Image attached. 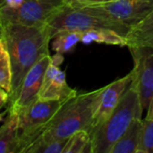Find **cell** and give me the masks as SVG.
I'll list each match as a JSON object with an SVG mask.
<instances>
[{
    "mask_svg": "<svg viewBox=\"0 0 153 153\" xmlns=\"http://www.w3.org/2000/svg\"><path fill=\"white\" fill-rule=\"evenodd\" d=\"M6 112H7V110H6L5 112H4V113H0V122H1V121H3V119H4V116L6 114Z\"/></svg>",
    "mask_w": 153,
    "mask_h": 153,
    "instance_id": "cell-26",
    "label": "cell"
},
{
    "mask_svg": "<svg viewBox=\"0 0 153 153\" xmlns=\"http://www.w3.org/2000/svg\"><path fill=\"white\" fill-rule=\"evenodd\" d=\"M18 113L8 111V116L0 127V153H18Z\"/></svg>",
    "mask_w": 153,
    "mask_h": 153,
    "instance_id": "cell-12",
    "label": "cell"
},
{
    "mask_svg": "<svg viewBox=\"0 0 153 153\" xmlns=\"http://www.w3.org/2000/svg\"><path fill=\"white\" fill-rule=\"evenodd\" d=\"M76 94L77 91L67 84L65 73L50 62L46 70L38 100H64Z\"/></svg>",
    "mask_w": 153,
    "mask_h": 153,
    "instance_id": "cell-11",
    "label": "cell"
},
{
    "mask_svg": "<svg viewBox=\"0 0 153 153\" xmlns=\"http://www.w3.org/2000/svg\"><path fill=\"white\" fill-rule=\"evenodd\" d=\"M147 116H146V118L148 119H153V97L150 102V105L147 108Z\"/></svg>",
    "mask_w": 153,
    "mask_h": 153,
    "instance_id": "cell-25",
    "label": "cell"
},
{
    "mask_svg": "<svg viewBox=\"0 0 153 153\" xmlns=\"http://www.w3.org/2000/svg\"><path fill=\"white\" fill-rule=\"evenodd\" d=\"M114 0H66V3L72 6L75 7H84L89 5H96L106 4Z\"/></svg>",
    "mask_w": 153,
    "mask_h": 153,
    "instance_id": "cell-21",
    "label": "cell"
},
{
    "mask_svg": "<svg viewBox=\"0 0 153 153\" xmlns=\"http://www.w3.org/2000/svg\"><path fill=\"white\" fill-rule=\"evenodd\" d=\"M142 117L134 119L126 131L114 143L109 153H136L142 131Z\"/></svg>",
    "mask_w": 153,
    "mask_h": 153,
    "instance_id": "cell-14",
    "label": "cell"
},
{
    "mask_svg": "<svg viewBox=\"0 0 153 153\" xmlns=\"http://www.w3.org/2000/svg\"><path fill=\"white\" fill-rule=\"evenodd\" d=\"M81 41L83 44L97 42V43H104L108 45H116L121 47L127 45V40L126 37L108 29L91 30L85 32H82Z\"/></svg>",
    "mask_w": 153,
    "mask_h": 153,
    "instance_id": "cell-15",
    "label": "cell"
},
{
    "mask_svg": "<svg viewBox=\"0 0 153 153\" xmlns=\"http://www.w3.org/2000/svg\"><path fill=\"white\" fill-rule=\"evenodd\" d=\"M63 153H91V138L87 131H79L72 134Z\"/></svg>",
    "mask_w": 153,
    "mask_h": 153,
    "instance_id": "cell-17",
    "label": "cell"
},
{
    "mask_svg": "<svg viewBox=\"0 0 153 153\" xmlns=\"http://www.w3.org/2000/svg\"><path fill=\"white\" fill-rule=\"evenodd\" d=\"M24 0H0V5H4L10 8H18Z\"/></svg>",
    "mask_w": 153,
    "mask_h": 153,
    "instance_id": "cell-22",
    "label": "cell"
},
{
    "mask_svg": "<svg viewBox=\"0 0 153 153\" xmlns=\"http://www.w3.org/2000/svg\"><path fill=\"white\" fill-rule=\"evenodd\" d=\"M80 8L133 28L152 12L153 0H114Z\"/></svg>",
    "mask_w": 153,
    "mask_h": 153,
    "instance_id": "cell-7",
    "label": "cell"
},
{
    "mask_svg": "<svg viewBox=\"0 0 153 153\" xmlns=\"http://www.w3.org/2000/svg\"><path fill=\"white\" fill-rule=\"evenodd\" d=\"M0 39L9 55L12 70V85L8 106L16 100L25 75L43 56L49 55L51 40L48 30L44 27L21 24L0 26Z\"/></svg>",
    "mask_w": 153,
    "mask_h": 153,
    "instance_id": "cell-1",
    "label": "cell"
},
{
    "mask_svg": "<svg viewBox=\"0 0 153 153\" xmlns=\"http://www.w3.org/2000/svg\"><path fill=\"white\" fill-rule=\"evenodd\" d=\"M68 139L43 141L37 139L25 153H63Z\"/></svg>",
    "mask_w": 153,
    "mask_h": 153,
    "instance_id": "cell-19",
    "label": "cell"
},
{
    "mask_svg": "<svg viewBox=\"0 0 153 153\" xmlns=\"http://www.w3.org/2000/svg\"><path fill=\"white\" fill-rule=\"evenodd\" d=\"M51 62V56L47 55L40 58L25 75L19 94L14 102L8 106V111H19L38 100V95L41 87L44 75Z\"/></svg>",
    "mask_w": 153,
    "mask_h": 153,
    "instance_id": "cell-10",
    "label": "cell"
},
{
    "mask_svg": "<svg viewBox=\"0 0 153 153\" xmlns=\"http://www.w3.org/2000/svg\"><path fill=\"white\" fill-rule=\"evenodd\" d=\"M129 48H153V11L142 22L131 28L126 36Z\"/></svg>",
    "mask_w": 153,
    "mask_h": 153,
    "instance_id": "cell-13",
    "label": "cell"
},
{
    "mask_svg": "<svg viewBox=\"0 0 153 153\" xmlns=\"http://www.w3.org/2000/svg\"><path fill=\"white\" fill-rule=\"evenodd\" d=\"M134 59L133 83L138 92L142 108L147 110L153 97V48H129Z\"/></svg>",
    "mask_w": 153,
    "mask_h": 153,
    "instance_id": "cell-8",
    "label": "cell"
},
{
    "mask_svg": "<svg viewBox=\"0 0 153 153\" xmlns=\"http://www.w3.org/2000/svg\"><path fill=\"white\" fill-rule=\"evenodd\" d=\"M64 100H38L18 113L19 150L25 153L27 149L43 134L48 123L60 109Z\"/></svg>",
    "mask_w": 153,
    "mask_h": 153,
    "instance_id": "cell-5",
    "label": "cell"
},
{
    "mask_svg": "<svg viewBox=\"0 0 153 153\" xmlns=\"http://www.w3.org/2000/svg\"><path fill=\"white\" fill-rule=\"evenodd\" d=\"M102 88L67 99L38 138L43 141L68 139L79 131L91 132L94 112Z\"/></svg>",
    "mask_w": 153,
    "mask_h": 153,
    "instance_id": "cell-2",
    "label": "cell"
},
{
    "mask_svg": "<svg viewBox=\"0 0 153 153\" xmlns=\"http://www.w3.org/2000/svg\"><path fill=\"white\" fill-rule=\"evenodd\" d=\"M143 109L133 82L110 116L91 134V153H109L114 143L134 119L142 117Z\"/></svg>",
    "mask_w": 153,
    "mask_h": 153,
    "instance_id": "cell-3",
    "label": "cell"
},
{
    "mask_svg": "<svg viewBox=\"0 0 153 153\" xmlns=\"http://www.w3.org/2000/svg\"><path fill=\"white\" fill-rule=\"evenodd\" d=\"M134 77V72L132 69V71L126 76L116 80L115 82L102 88L98 99L90 134L110 116L121 100L123 94L132 83Z\"/></svg>",
    "mask_w": 153,
    "mask_h": 153,
    "instance_id": "cell-9",
    "label": "cell"
},
{
    "mask_svg": "<svg viewBox=\"0 0 153 153\" xmlns=\"http://www.w3.org/2000/svg\"><path fill=\"white\" fill-rule=\"evenodd\" d=\"M9 100V93L0 87V108L4 107L6 104H8Z\"/></svg>",
    "mask_w": 153,
    "mask_h": 153,
    "instance_id": "cell-23",
    "label": "cell"
},
{
    "mask_svg": "<svg viewBox=\"0 0 153 153\" xmlns=\"http://www.w3.org/2000/svg\"><path fill=\"white\" fill-rule=\"evenodd\" d=\"M53 39L52 49L56 53L64 55L72 52L76 44L82 40V32L65 30L57 33Z\"/></svg>",
    "mask_w": 153,
    "mask_h": 153,
    "instance_id": "cell-16",
    "label": "cell"
},
{
    "mask_svg": "<svg viewBox=\"0 0 153 153\" xmlns=\"http://www.w3.org/2000/svg\"><path fill=\"white\" fill-rule=\"evenodd\" d=\"M65 4L66 0H24L18 8L0 5V26L21 24L44 27Z\"/></svg>",
    "mask_w": 153,
    "mask_h": 153,
    "instance_id": "cell-6",
    "label": "cell"
},
{
    "mask_svg": "<svg viewBox=\"0 0 153 153\" xmlns=\"http://www.w3.org/2000/svg\"><path fill=\"white\" fill-rule=\"evenodd\" d=\"M64 61V56L62 54H59V53H56L55 56H51V63L56 66H59Z\"/></svg>",
    "mask_w": 153,
    "mask_h": 153,
    "instance_id": "cell-24",
    "label": "cell"
},
{
    "mask_svg": "<svg viewBox=\"0 0 153 153\" xmlns=\"http://www.w3.org/2000/svg\"><path fill=\"white\" fill-rule=\"evenodd\" d=\"M46 27L52 39L57 33L65 30L85 32L91 30L108 29L126 38L131 28L100 14L89 13L82 8L67 3L56 12L47 22Z\"/></svg>",
    "mask_w": 153,
    "mask_h": 153,
    "instance_id": "cell-4",
    "label": "cell"
},
{
    "mask_svg": "<svg viewBox=\"0 0 153 153\" xmlns=\"http://www.w3.org/2000/svg\"><path fill=\"white\" fill-rule=\"evenodd\" d=\"M136 153H153V119L143 120L140 143Z\"/></svg>",
    "mask_w": 153,
    "mask_h": 153,
    "instance_id": "cell-20",
    "label": "cell"
},
{
    "mask_svg": "<svg viewBox=\"0 0 153 153\" xmlns=\"http://www.w3.org/2000/svg\"><path fill=\"white\" fill-rule=\"evenodd\" d=\"M12 85V70L11 63L6 48L0 39V87L8 93Z\"/></svg>",
    "mask_w": 153,
    "mask_h": 153,
    "instance_id": "cell-18",
    "label": "cell"
}]
</instances>
